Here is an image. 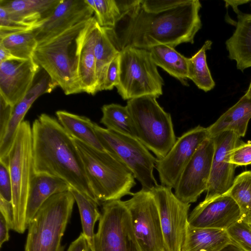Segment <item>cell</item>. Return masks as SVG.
Wrapping results in <instances>:
<instances>
[{
	"instance_id": "1",
	"label": "cell",
	"mask_w": 251,
	"mask_h": 251,
	"mask_svg": "<svg viewBox=\"0 0 251 251\" xmlns=\"http://www.w3.org/2000/svg\"><path fill=\"white\" fill-rule=\"evenodd\" d=\"M199 0H186L170 10L151 13L141 6V0L122 13L114 27H103L120 51L128 47L149 50L159 45L175 48L193 44L201 27Z\"/></svg>"
},
{
	"instance_id": "21",
	"label": "cell",
	"mask_w": 251,
	"mask_h": 251,
	"mask_svg": "<svg viewBox=\"0 0 251 251\" xmlns=\"http://www.w3.org/2000/svg\"><path fill=\"white\" fill-rule=\"evenodd\" d=\"M61 0H0L15 20L34 28L40 26L53 13Z\"/></svg>"
},
{
	"instance_id": "37",
	"label": "cell",
	"mask_w": 251,
	"mask_h": 251,
	"mask_svg": "<svg viewBox=\"0 0 251 251\" xmlns=\"http://www.w3.org/2000/svg\"><path fill=\"white\" fill-rule=\"evenodd\" d=\"M120 52L110 62L105 76L101 91L111 90L118 85L120 81Z\"/></svg>"
},
{
	"instance_id": "38",
	"label": "cell",
	"mask_w": 251,
	"mask_h": 251,
	"mask_svg": "<svg viewBox=\"0 0 251 251\" xmlns=\"http://www.w3.org/2000/svg\"><path fill=\"white\" fill-rule=\"evenodd\" d=\"M186 0H141V6L148 12L158 13L172 9Z\"/></svg>"
},
{
	"instance_id": "16",
	"label": "cell",
	"mask_w": 251,
	"mask_h": 251,
	"mask_svg": "<svg viewBox=\"0 0 251 251\" xmlns=\"http://www.w3.org/2000/svg\"><path fill=\"white\" fill-rule=\"evenodd\" d=\"M40 68L33 58L0 63V97L14 107L33 86Z\"/></svg>"
},
{
	"instance_id": "35",
	"label": "cell",
	"mask_w": 251,
	"mask_h": 251,
	"mask_svg": "<svg viewBox=\"0 0 251 251\" xmlns=\"http://www.w3.org/2000/svg\"><path fill=\"white\" fill-rule=\"evenodd\" d=\"M233 246L242 251H251V227L240 219L226 229Z\"/></svg>"
},
{
	"instance_id": "30",
	"label": "cell",
	"mask_w": 251,
	"mask_h": 251,
	"mask_svg": "<svg viewBox=\"0 0 251 251\" xmlns=\"http://www.w3.org/2000/svg\"><path fill=\"white\" fill-rule=\"evenodd\" d=\"M100 123L107 129L136 138L132 119L126 106L116 103L105 104Z\"/></svg>"
},
{
	"instance_id": "20",
	"label": "cell",
	"mask_w": 251,
	"mask_h": 251,
	"mask_svg": "<svg viewBox=\"0 0 251 251\" xmlns=\"http://www.w3.org/2000/svg\"><path fill=\"white\" fill-rule=\"evenodd\" d=\"M56 86L49 75H45L34 84L14 106L6 133L0 141V159L7 157L19 127L33 102L41 95L50 93Z\"/></svg>"
},
{
	"instance_id": "49",
	"label": "cell",
	"mask_w": 251,
	"mask_h": 251,
	"mask_svg": "<svg viewBox=\"0 0 251 251\" xmlns=\"http://www.w3.org/2000/svg\"></svg>"
},
{
	"instance_id": "43",
	"label": "cell",
	"mask_w": 251,
	"mask_h": 251,
	"mask_svg": "<svg viewBox=\"0 0 251 251\" xmlns=\"http://www.w3.org/2000/svg\"><path fill=\"white\" fill-rule=\"evenodd\" d=\"M9 225L5 218L0 213V247L5 242L9 240Z\"/></svg>"
},
{
	"instance_id": "6",
	"label": "cell",
	"mask_w": 251,
	"mask_h": 251,
	"mask_svg": "<svg viewBox=\"0 0 251 251\" xmlns=\"http://www.w3.org/2000/svg\"><path fill=\"white\" fill-rule=\"evenodd\" d=\"M126 106L136 138L157 158L164 157L176 140L171 114L151 96L128 100Z\"/></svg>"
},
{
	"instance_id": "39",
	"label": "cell",
	"mask_w": 251,
	"mask_h": 251,
	"mask_svg": "<svg viewBox=\"0 0 251 251\" xmlns=\"http://www.w3.org/2000/svg\"><path fill=\"white\" fill-rule=\"evenodd\" d=\"M231 163L238 166L251 164V143H241L231 151Z\"/></svg>"
},
{
	"instance_id": "18",
	"label": "cell",
	"mask_w": 251,
	"mask_h": 251,
	"mask_svg": "<svg viewBox=\"0 0 251 251\" xmlns=\"http://www.w3.org/2000/svg\"><path fill=\"white\" fill-rule=\"evenodd\" d=\"M94 14L85 0H61L50 16L32 31L39 44L89 20Z\"/></svg>"
},
{
	"instance_id": "32",
	"label": "cell",
	"mask_w": 251,
	"mask_h": 251,
	"mask_svg": "<svg viewBox=\"0 0 251 251\" xmlns=\"http://www.w3.org/2000/svg\"><path fill=\"white\" fill-rule=\"evenodd\" d=\"M38 44L32 30L14 33L0 38V45L22 60L32 58Z\"/></svg>"
},
{
	"instance_id": "4",
	"label": "cell",
	"mask_w": 251,
	"mask_h": 251,
	"mask_svg": "<svg viewBox=\"0 0 251 251\" xmlns=\"http://www.w3.org/2000/svg\"><path fill=\"white\" fill-rule=\"evenodd\" d=\"M88 21L39 43L33 55L35 61L67 95L82 92L77 73L76 39Z\"/></svg>"
},
{
	"instance_id": "23",
	"label": "cell",
	"mask_w": 251,
	"mask_h": 251,
	"mask_svg": "<svg viewBox=\"0 0 251 251\" xmlns=\"http://www.w3.org/2000/svg\"><path fill=\"white\" fill-rule=\"evenodd\" d=\"M236 29L226 42L228 57L236 62L238 70L243 72L251 67V14L239 11Z\"/></svg>"
},
{
	"instance_id": "15",
	"label": "cell",
	"mask_w": 251,
	"mask_h": 251,
	"mask_svg": "<svg viewBox=\"0 0 251 251\" xmlns=\"http://www.w3.org/2000/svg\"><path fill=\"white\" fill-rule=\"evenodd\" d=\"M212 138L214 151L205 201L226 194L232 186L237 166L230 162V153L241 144L240 137L232 131H225Z\"/></svg>"
},
{
	"instance_id": "45",
	"label": "cell",
	"mask_w": 251,
	"mask_h": 251,
	"mask_svg": "<svg viewBox=\"0 0 251 251\" xmlns=\"http://www.w3.org/2000/svg\"><path fill=\"white\" fill-rule=\"evenodd\" d=\"M250 0H226V5L231 6L234 12L237 14L239 11L238 7L239 5L247 3Z\"/></svg>"
},
{
	"instance_id": "25",
	"label": "cell",
	"mask_w": 251,
	"mask_h": 251,
	"mask_svg": "<svg viewBox=\"0 0 251 251\" xmlns=\"http://www.w3.org/2000/svg\"><path fill=\"white\" fill-rule=\"evenodd\" d=\"M233 246L226 230L188 226L181 251H223Z\"/></svg>"
},
{
	"instance_id": "48",
	"label": "cell",
	"mask_w": 251,
	"mask_h": 251,
	"mask_svg": "<svg viewBox=\"0 0 251 251\" xmlns=\"http://www.w3.org/2000/svg\"><path fill=\"white\" fill-rule=\"evenodd\" d=\"M248 223L249 224V225L251 227V219L249 221V222H248Z\"/></svg>"
},
{
	"instance_id": "8",
	"label": "cell",
	"mask_w": 251,
	"mask_h": 251,
	"mask_svg": "<svg viewBox=\"0 0 251 251\" xmlns=\"http://www.w3.org/2000/svg\"><path fill=\"white\" fill-rule=\"evenodd\" d=\"M120 81L117 92L124 100L144 96L157 98L164 81L149 50L128 47L120 51Z\"/></svg>"
},
{
	"instance_id": "10",
	"label": "cell",
	"mask_w": 251,
	"mask_h": 251,
	"mask_svg": "<svg viewBox=\"0 0 251 251\" xmlns=\"http://www.w3.org/2000/svg\"><path fill=\"white\" fill-rule=\"evenodd\" d=\"M90 251H141L124 201L102 202L98 229Z\"/></svg>"
},
{
	"instance_id": "17",
	"label": "cell",
	"mask_w": 251,
	"mask_h": 251,
	"mask_svg": "<svg viewBox=\"0 0 251 251\" xmlns=\"http://www.w3.org/2000/svg\"><path fill=\"white\" fill-rule=\"evenodd\" d=\"M241 219L240 209L227 194L200 202L189 214V225L226 230Z\"/></svg>"
},
{
	"instance_id": "31",
	"label": "cell",
	"mask_w": 251,
	"mask_h": 251,
	"mask_svg": "<svg viewBox=\"0 0 251 251\" xmlns=\"http://www.w3.org/2000/svg\"><path fill=\"white\" fill-rule=\"evenodd\" d=\"M69 190L74 196L79 209L82 233L87 240L90 247L95 234V225L100 217L101 213L98 208L100 203L71 187Z\"/></svg>"
},
{
	"instance_id": "27",
	"label": "cell",
	"mask_w": 251,
	"mask_h": 251,
	"mask_svg": "<svg viewBox=\"0 0 251 251\" xmlns=\"http://www.w3.org/2000/svg\"><path fill=\"white\" fill-rule=\"evenodd\" d=\"M154 63L183 85H188L187 80V59L172 47L159 45L148 50Z\"/></svg>"
},
{
	"instance_id": "24",
	"label": "cell",
	"mask_w": 251,
	"mask_h": 251,
	"mask_svg": "<svg viewBox=\"0 0 251 251\" xmlns=\"http://www.w3.org/2000/svg\"><path fill=\"white\" fill-rule=\"evenodd\" d=\"M251 118V98L245 94L215 123L207 127L209 137H214L225 131H232L239 137H244Z\"/></svg>"
},
{
	"instance_id": "14",
	"label": "cell",
	"mask_w": 251,
	"mask_h": 251,
	"mask_svg": "<svg viewBox=\"0 0 251 251\" xmlns=\"http://www.w3.org/2000/svg\"><path fill=\"white\" fill-rule=\"evenodd\" d=\"M208 137L207 127L198 126L177 138L164 157L156 159L155 168L161 185L174 188L187 164L200 145Z\"/></svg>"
},
{
	"instance_id": "26",
	"label": "cell",
	"mask_w": 251,
	"mask_h": 251,
	"mask_svg": "<svg viewBox=\"0 0 251 251\" xmlns=\"http://www.w3.org/2000/svg\"><path fill=\"white\" fill-rule=\"evenodd\" d=\"M55 114L60 124L71 137L98 150L105 151L96 133L94 123L89 118L65 110H58Z\"/></svg>"
},
{
	"instance_id": "7",
	"label": "cell",
	"mask_w": 251,
	"mask_h": 251,
	"mask_svg": "<svg viewBox=\"0 0 251 251\" xmlns=\"http://www.w3.org/2000/svg\"><path fill=\"white\" fill-rule=\"evenodd\" d=\"M12 187L15 231L24 233L27 226L25 214L31 181L34 175L32 126L24 121L19 127L7 155Z\"/></svg>"
},
{
	"instance_id": "40",
	"label": "cell",
	"mask_w": 251,
	"mask_h": 251,
	"mask_svg": "<svg viewBox=\"0 0 251 251\" xmlns=\"http://www.w3.org/2000/svg\"><path fill=\"white\" fill-rule=\"evenodd\" d=\"M14 107L0 97V141L6 133Z\"/></svg>"
},
{
	"instance_id": "42",
	"label": "cell",
	"mask_w": 251,
	"mask_h": 251,
	"mask_svg": "<svg viewBox=\"0 0 251 251\" xmlns=\"http://www.w3.org/2000/svg\"><path fill=\"white\" fill-rule=\"evenodd\" d=\"M67 251H90L87 240L81 233L79 237L70 244Z\"/></svg>"
},
{
	"instance_id": "34",
	"label": "cell",
	"mask_w": 251,
	"mask_h": 251,
	"mask_svg": "<svg viewBox=\"0 0 251 251\" xmlns=\"http://www.w3.org/2000/svg\"><path fill=\"white\" fill-rule=\"evenodd\" d=\"M101 27H114L121 16L116 0H85Z\"/></svg>"
},
{
	"instance_id": "19",
	"label": "cell",
	"mask_w": 251,
	"mask_h": 251,
	"mask_svg": "<svg viewBox=\"0 0 251 251\" xmlns=\"http://www.w3.org/2000/svg\"><path fill=\"white\" fill-rule=\"evenodd\" d=\"M100 25L95 16L89 20L76 39L77 73L82 92H97L95 47Z\"/></svg>"
},
{
	"instance_id": "11",
	"label": "cell",
	"mask_w": 251,
	"mask_h": 251,
	"mask_svg": "<svg viewBox=\"0 0 251 251\" xmlns=\"http://www.w3.org/2000/svg\"><path fill=\"white\" fill-rule=\"evenodd\" d=\"M124 201L141 251H167L157 205L151 191L142 189Z\"/></svg>"
},
{
	"instance_id": "13",
	"label": "cell",
	"mask_w": 251,
	"mask_h": 251,
	"mask_svg": "<svg viewBox=\"0 0 251 251\" xmlns=\"http://www.w3.org/2000/svg\"><path fill=\"white\" fill-rule=\"evenodd\" d=\"M214 147V139L207 138L183 170L174 188L175 196L181 201L188 204L194 202L206 191Z\"/></svg>"
},
{
	"instance_id": "46",
	"label": "cell",
	"mask_w": 251,
	"mask_h": 251,
	"mask_svg": "<svg viewBox=\"0 0 251 251\" xmlns=\"http://www.w3.org/2000/svg\"><path fill=\"white\" fill-rule=\"evenodd\" d=\"M227 247V248H226L227 250V251H242L234 246H230V247Z\"/></svg>"
},
{
	"instance_id": "9",
	"label": "cell",
	"mask_w": 251,
	"mask_h": 251,
	"mask_svg": "<svg viewBox=\"0 0 251 251\" xmlns=\"http://www.w3.org/2000/svg\"><path fill=\"white\" fill-rule=\"evenodd\" d=\"M96 133L105 151L126 167L141 184L151 191L158 184L153 171L157 158L137 138L117 133L94 123Z\"/></svg>"
},
{
	"instance_id": "12",
	"label": "cell",
	"mask_w": 251,
	"mask_h": 251,
	"mask_svg": "<svg viewBox=\"0 0 251 251\" xmlns=\"http://www.w3.org/2000/svg\"><path fill=\"white\" fill-rule=\"evenodd\" d=\"M172 189L158 185L151 190L156 201L167 251H181L189 226L191 204L180 201Z\"/></svg>"
},
{
	"instance_id": "44",
	"label": "cell",
	"mask_w": 251,
	"mask_h": 251,
	"mask_svg": "<svg viewBox=\"0 0 251 251\" xmlns=\"http://www.w3.org/2000/svg\"><path fill=\"white\" fill-rule=\"evenodd\" d=\"M15 59H20L13 56L8 50L0 45V63Z\"/></svg>"
},
{
	"instance_id": "5",
	"label": "cell",
	"mask_w": 251,
	"mask_h": 251,
	"mask_svg": "<svg viewBox=\"0 0 251 251\" xmlns=\"http://www.w3.org/2000/svg\"><path fill=\"white\" fill-rule=\"evenodd\" d=\"M75 201L70 190L48 199L28 225L25 251H63L61 239Z\"/></svg>"
},
{
	"instance_id": "47",
	"label": "cell",
	"mask_w": 251,
	"mask_h": 251,
	"mask_svg": "<svg viewBox=\"0 0 251 251\" xmlns=\"http://www.w3.org/2000/svg\"><path fill=\"white\" fill-rule=\"evenodd\" d=\"M245 94L247 95V97H248L250 98H251V81L250 84L249 88L246 93H245Z\"/></svg>"
},
{
	"instance_id": "3",
	"label": "cell",
	"mask_w": 251,
	"mask_h": 251,
	"mask_svg": "<svg viewBox=\"0 0 251 251\" xmlns=\"http://www.w3.org/2000/svg\"><path fill=\"white\" fill-rule=\"evenodd\" d=\"M90 186L100 202L119 200L133 195L136 184L132 173L113 155L73 138Z\"/></svg>"
},
{
	"instance_id": "22",
	"label": "cell",
	"mask_w": 251,
	"mask_h": 251,
	"mask_svg": "<svg viewBox=\"0 0 251 251\" xmlns=\"http://www.w3.org/2000/svg\"><path fill=\"white\" fill-rule=\"evenodd\" d=\"M71 186L62 179L46 174H34L31 181L26 207L27 226L43 203L52 196L69 191Z\"/></svg>"
},
{
	"instance_id": "41",
	"label": "cell",
	"mask_w": 251,
	"mask_h": 251,
	"mask_svg": "<svg viewBox=\"0 0 251 251\" xmlns=\"http://www.w3.org/2000/svg\"><path fill=\"white\" fill-rule=\"evenodd\" d=\"M0 213L5 218L10 229L14 230L15 218L12 202L7 201L0 197Z\"/></svg>"
},
{
	"instance_id": "28",
	"label": "cell",
	"mask_w": 251,
	"mask_h": 251,
	"mask_svg": "<svg viewBox=\"0 0 251 251\" xmlns=\"http://www.w3.org/2000/svg\"><path fill=\"white\" fill-rule=\"evenodd\" d=\"M212 44L210 40H206L194 55L187 59L188 79L204 92L211 90L215 85L206 57V51L211 49Z\"/></svg>"
},
{
	"instance_id": "36",
	"label": "cell",
	"mask_w": 251,
	"mask_h": 251,
	"mask_svg": "<svg viewBox=\"0 0 251 251\" xmlns=\"http://www.w3.org/2000/svg\"><path fill=\"white\" fill-rule=\"evenodd\" d=\"M0 197L12 202V187L7 157L0 159Z\"/></svg>"
},
{
	"instance_id": "2",
	"label": "cell",
	"mask_w": 251,
	"mask_h": 251,
	"mask_svg": "<svg viewBox=\"0 0 251 251\" xmlns=\"http://www.w3.org/2000/svg\"><path fill=\"white\" fill-rule=\"evenodd\" d=\"M32 134L34 173L59 177L100 203L90 186L73 138L59 121L42 113L34 121Z\"/></svg>"
},
{
	"instance_id": "29",
	"label": "cell",
	"mask_w": 251,
	"mask_h": 251,
	"mask_svg": "<svg viewBox=\"0 0 251 251\" xmlns=\"http://www.w3.org/2000/svg\"><path fill=\"white\" fill-rule=\"evenodd\" d=\"M96 79L98 92L101 91L108 67L120 52L116 49L105 29L99 26L95 47Z\"/></svg>"
},
{
	"instance_id": "33",
	"label": "cell",
	"mask_w": 251,
	"mask_h": 251,
	"mask_svg": "<svg viewBox=\"0 0 251 251\" xmlns=\"http://www.w3.org/2000/svg\"><path fill=\"white\" fill-rule=\"evenodd\" d=\"M226 194L238 205L241 219L248 223L251 219V171L244 172L235 177Z\"/></svg>"
}]
</instances>
